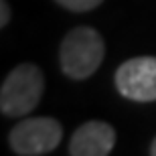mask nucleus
Instances as JSON below:
<instances>
[{"instance_id":"2","label":"nucleus","mask_w":156,"mask_h":156,"mask_svg":"<svg viewBox=\"0 0 156 156\" xmlns=\"http://www.w3.org/2000/svg\"><path fill=\"white\" fill-rule=\"evenodd\" d=\"M43 89H45V77L35 63L16 65L2 83L0 112L8 118L27 116L39 105Z\"/></svg>"},{"instance_id":"6","label":"nucleus","mask_w":156,"mask_h":156,"mask_svg":"<svg viewBox=\"0 0 156 156\" xmlns=\"http://www.w3.org/2000/svg\"><path fill=\"white\" fill-rule=\"evenodd\" d=\"M55 2L71 12H89L93 8H98L104 0H55Z\"/></svg>"},{"instance_id":"1","label":"nucleus","mask_w":156,"mask_h":156,"mask_svg":"<svg viewBox=\"0 0 156 156\" xmlns=\"http://www.w3.org/2000/svg\"><path fill=\"white\" fill-rule=\"evenodd\" d=\"M105 57L104 39L91 27H77L69 30L61 41L59 61L69 79H87L99 69Z\"/></svg>"},{"instance_id":"5","label":"nucleus","mask_w":156,"mask_h":156,"mask_svg":"<svg viewBox=\"0 0 156 156\" xmlns=\"http://www.w3.org/2000/svg\"><path fill=\"white\" fill-rule=\"evenodd\" d=\"M116 146V130L105 122H87L71 136L69 154L73 156H108Z\"/></svg>"},{"instance_id":"3","label":"nucleus","mask_w":156,"mask_h":156,"mask_svg":"<svg viewBox=\"0 0 156 156\" xmlns=\"http://www.w3.org/2000/svg\"><path fill=\"white\" fill-rule=\"evenodd\" d=\"M63 138V126L55 118H27L10 130L8 142L18 156L49 154Z\"/></svg>"},{"instance_id":"4","label":"nucleus","mask_w":156,"mask_h":156,"mask_svg":"<svg viewBox=\"0 0 156 156\" xmlns=\"http://www.w3.org/2000/svg\"><path fill=\"white\" fill-rule=\"evenodd\" d=\"M116 89L132 101H156V57H134L116 71Z\"/></svg>"},{"instance_id":"7","label":"nucleus","mask_w":156,"mask_h":156,"mask_svg":"<svg viewBox=\"0 0 156 156\" xmlns=\"http://www.w3.org/2000/svg\"><path fill=\"white\" fill-rule=\"evenodd\" d=\"M10 20V8H8V2L6 0H0V27L4 29Z\"/></svg>"},{"instance_id":"8","label":"nucleus","mask_w":156,"mask_h":156,"mask_svg":"<svg viewBox=\"0 0 156 156\" xmlns=\"http://www.w3.org/2000/svg\"><path fill=\"white\" fill-rule=\"evenodd\" d=\"M150 154H152V156H156V138L152 140V144H150Z\"/></svg>"}]
</instances>
